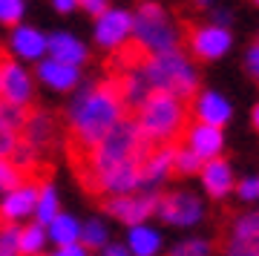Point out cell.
<instances>
[{"label":"cell","mask_w":259,"mask_h":256,"mask_svg":"<svg viewBox=\"0 0 259 256\" xmlns=\"http://www.w3.org/2000/svg\"><path fill=\"white\" fill-rule=\"evenodd\" d=\"M130 110L121 98L118 78L107 75L101 83L81 95L72 107V121L66 133V158H81L110 133L121 118H127Z\"/></svg>","instance_id":"obj_2"},{"label":"cell","mask_w":259,"mask_h":256,"mask_svg":"<svg viewBox=\"0 0 259 256\" xmlns=\"http://www.w3.org/2000/svg\"><path fill=\"white\" fill-rule=\"evenodd\" d=\"M12 49H15V55L26 58V61H37L49 49V37H44L32 26H18L12 32Z\"/></svg>","instance_id":"obj_19"},{"label":"cell","mask_w":259,"mask_h":256,"mask_svg":"<svg viewBox=\"0 0 259 256\" xmlns=\"http://www.w3.org/2000/svg\"><path fill=\"white\" fill-rule=\"evenodd\" d=\"M37 196H40V187L37 184H23L15 193L3 196V201H0V225H15L18 219L35 213Z\"/></svg>","instance_id":"obj_12"},{"label":"cell","mask_w":259,"mask_h":256,"mask_svg":"<svg viewBox=\"0 0 259 256\" xmlns=\"http://www.w3.org/2000/svg\"><path fill=\"white\" fill-rule=\"evenodd\" d=\"M26 184V176L12 158H0V196H9Z\"/></svg>","instance_id":"obj_24"},{"label":"cell","mask_w":259,"mask_h":256,"mask_svg":"<svg viewBox=\"0 0 259 256\" xmlns=\"http://www.w3.org/2000/svg\"><path fill=\"white\" fill-rule=\"evenodd\" d=\"M158 216L170 225H193L202 219V201L190 190H173L158 199Z\"/></svg>","instance_id":"obj_8"},{"label":"cell","mask_w":259,"mask_h":256,"mask_svg":"<svg viewBox=\"0 0 259 256\" xmlns=\"http://www.w3.org/2000/svg\"><path fill=\"white\" fill-rule=\"evenodd\" d=\"M37 75H40V81L49 83L52 90H72L75 83L81 81V72H78V66H66L61 64V61H40V66H37Z\"/></svg>","instance_id":"obj_18"},{"label":"cell","mask_w":259,"mask_h":256,"mask_svg":"<svg viewBox=\"0 0 259 256\" xmlns=\"http://www.w3.org/2000/svg\"><path fill=\"white\" fill-rule=\"evenodd\" d=\"M141 75L153 92H170L182 101L196 98V87H199L196 69L179 49L164 52V55H153V61L141 69Z\"/></svg>","instance_id":"obj_4"},{"label":"cell","mask_w":259,"mask_h":256,"mask_svg":"<svg viewBox=\"0 0 259 256\" xmlns=\"http://www.w3.org/2000/svg\"><path fill=\"white\" fill-rule=\"evenodd\" d=\"M158 193H130V196H112L101 201V210L115 216V219L127 222L133 228H139L141 222L158 210Z\"/></svg>","instance_id":"obj_6"},{"label":"cell","mask_w":259,"mask_h":256,"mask_svg":"<svg viewBox=\"0 0 259 256\" xmlns=\"http://www.w3.org/2000/svg\"><path fill=\"white\" fill-rule=\"evenodd\" d=\"M136 121L153 147H182L190 133V107L170 92H153L136 112Z\"/></svg>","instance_id":"obj_3"},{"label":"cell","mask_w":259,"mask_h":256,"mask_svg":"<svg viewBox=\"0 0 259 256\" xmlns=\"http://www.w3.org/2000/svg\"><path fill=\"white\" fill-rule=\"evenodd\" d=\"M52 141H55V118L44 110H32L29 121L20 130V147H26V150H32L44 158V153L52 147Z\"/></svg>","instance_id":"obj_9"},{"label":"cell","mask_w":259,"mask_h":256,"mask_svg":"<svg viewBox=\"0 0 259 256\" xmlns=\"http://www.w3.org/2000/svg\"><path fill=\"white\" fill-rule=\"evenodd\" d=\"M44 242H47V230L40 228L37 222L35 225H26L18 236V256H40Z\"/></svg>","instance_id":"obj_23"},{"label":"cell","mask_w":259,"mask_h":256,"mask_svg":"<svg viewBox=\"0 0 259 256\" xmlns=\"http://www.w3.org/2000/svg\"><path fill=\"white\" fill-rule=\"evenodd\" d=\"M190 112L196 115L199 124H207V127H219L222 130V124L231 118V104H228L222 95H216V92H202V95H196Z\"/></svg>","instance_id":"obj_15"},{"label":"cell","mask_w":259,"mask_h":256,"mask_svg":"<svg viewBox=\"0 0 259 256\" xmlns=\"http://www.w3.org/2000/svg\"><path fill=\"white\" fill-rule=\"evenodd\" d=\"M250 118H253V127L259 130V104H256V107H253V112H250Z\"/></svg>","instance_id":"obj_39"},{"label":"cell","mask_w":259,"mask_h":256,"mask_svg":"<svg viewBox=\"0 0 259 256\" xmlns=\"http://www.w3.org/2000/svg\"><path fill=\"white\" fill-rule=\"evenodd\" d=\"M35 213H37V225H40V228H44V225H52V219L61 213V210H58V196H55V190H52V184L40 187Z\"/></svg>","instance_id":"obj_25"},{"label":"cell","mask_w":259,"mask_h":256,"mask_svg":"<svg viewBox=\"0 0 259 256\" xmlns=\"http://www.w3.org/2000/svg\"><path fill=\"white\" fill-rule=\"evenodd\" d=\"M133 37V15L121 9H107L98 18L95 26V40L104 49H118L121 44H127Z\"/></svg>","instance_id":"obj_10"},{"label":"cell","mask_w":259,"mask_h":256,"mask_svg":"<svg viewBox=\"0 0 259 256\" xmlns=\"http://www.w3.org/2000/svg\"><path fill=\"white\" fill-rule=\"evenodd\" d=\"M18 144H20V133L9 130L3 121H0V158H15Z\"/></svg>","instance_id":"obj_29"},{"label":"cell","mask_w":259,"mask_h":256,"mask_svg":"<svg viewBox=\"0 0 259 256\" xmlns=\"http://www.w3.org/2000/svg\"><path fill=\"white\" fill-rule=\"evenodd\" d=\"M104 256H133V253H130V247H124V245H107L104 247Z\"/></svg>","instance_id":"obj_37"},{"label":"cell","mask_w":259,"mask_h":256,"mask_svg":"<svg viewBox=\"0 0 259 256\" xmlns=\"http://www.w3.org/2000/svg\"><path fill=\"white\" fill-rule=\"evenodd\" d=\"M202 184L213 199H222L228 190H233V170L225 158H213L202 167Z\"/></svg>","instance_id":"obj_17"},{"label":"cell","mask_w":259,"mask_h":256,"mask_svg":"<svg viewBox=\"0 0 259 256\" xmlns=\"http://www.w3.org/2000/svg\"><path fill=\"white\" fill-rule=\"evenodd\" d=\"M161 250V236L153 228H130V253L133 256H156Z\"/></svg>","instance_id":"obj_21"},{"label":"cell","mask_w":259,"mask_h":256,"mask_svg":"<svg viewBox=\"0 0 259 256\" xmlns=\"http://www.w3.org/2000/svg\"><path fill=\"white\" fill-rule=\"evenodd\" d=\"M81 236H83V247H104L107 245V228H104L98 219H90L87 225L81 228Z\"/></svg>","instance_id":"obj_28"},{"label":"cell","mask_w":259,"mask_h":256,"mask_svg":"<svg viewBox=\"0 0 259 256\" xmlns=\"http://www.w3.org/2000/svg\"><path fill=\"white\" fill-rule=\"evenodd\" d=\"M49 239H55L58 247H66V245H78V239H81V225L72 219V216H66V213H58L52 225H49Z\"/></svg>","instance_id":"obj_22"},{"label":"cell","mask_w":259,"mask_h":256,"mask_svg":"<svg viewBox=\"0 0 259 256\" xmlns=\"http://www.w3.org/2000/svg\"><path fill=\"white\" fill-rule=\"evenodd\" d=\"M256 44H259V40H256Z\"/></svg>","instance_id":"obj_43"},{"label":"cell","mask_w":259,"mask_h":256,"mask_svg":"<svg viewBox=\"0 0 259 256\" xmlns=\"http://www.w3.org/2000/svg\"><path fill=\"white\" fill-rule=\"evenodd\" d=\"M29 112H32V107H18V104H9V101L0 98V121L15 133L23 130V124L29 121Z\"/></svg>","instance_id":"obj_26"},{"label":"cell","mask_w":259,"mask_h":256,"mask_svg":"<svg viewBox=\"0 0 259 256\" xmlns=\"http://www.w3.org/2000/svg\"><path fill=\"white\" fill-rule=\"evenodd\" d=\"M185 37H187V46H190V55L196 61H213V58H222L231 49V32L225 26L185 23Z\"/></svg>","instance_id":"obj_7"},{"label":"cell","mask_w":259,"mask_h":256,"mask_svg":"<svg viewBox=\"0 0 259 256\" xmlns=\"http://www.w3.org/2000/svg\"><path fill=\"white\" fill-rule=\"evenodd\" d=\"M23 15V0H0V23L15 26Z\"/></svg>","instance_id":"obj_32"},{"label":"cell","mask_w":259,"mask_h":256,"mask_svg":"<svg viewBox=\"0 0 259 256\" xmlns=\"http://www.w3.org/2000/svg\"><path fill=\"white\" fill-rule=\"evenodd\" d=\"M52 256H90V250L83 245H66V247H58Z\"/></svg>","instance_id":"obj_35"},{"label":"cell","mask_w":259,"mask_h":256,"mask_svg":"<svg viewBox=\"0 0 259 256\" xmlns=\"http://www.w3.org/2000/svg\"><path fill=\"white\" fill-rule=\"evenodd\" d=\"M52 6H55L58 12H72L75 6H78V0H52Z\"/></svg>","instance_id":"obj_38"},{"label":"cell","mask_w":259,"mask_h":256,"mask_svg":"<svg viewBox=\"0 0 259 256\" xmlns=\"http://www.w3.org/2000/svg\"><path fill=\"white\" fill-rule=\"evenodd\" d=\"M253 3H256V6H259V0H253Z\"/></svg>","instance_id":"obj_42"},{"label":"cell","mask_w":259,"mask_h":256,"mask_svg":"<svg viewBox=\"0 0 259 256\" xmlns=\"http://www.w3.org/2000/svg\"><path fill=\"white\" fill-rule=\"evenodd\" d=\"M153 150H156V147L141 136L139 121L133 118V115H127V118H121L87 156L72 158L69 164H72V173H75V179H78V184H81L83 190L90 193V196H98L107 176H112L115 170H121V167L130 164V161H139V164L144 167V161L150 158Z\"/></svg>","instance_id":"obj_1"},{"label":"cell","mask_w":259,"mask_h":256,"mask_svg":"<svg viewBox=\"0 0 259 256\" xmlns=\"http://www.w3.org/2000/svg\"><path fill=\"white\" fill-rule=\"evenodd\" d=\"M133 37L141 46H147L153 55H164V52H176L179 49V32L173 29L170 18L158 3H141L139 12L133 15Z\"/></svg>","instance_id":"obj_5"},{"label":"cell","mask_w":259,"mask_h":256,"mask_svg":"<svg viewBox=\"0 0 259 256\" xmlns=\"http://www.w3.org/2000/svg\"><path fill=\"white\" fill-rule=\"evenodd\" d=\"M185 141H187V150H193L202 161L219 158V153H222V147H225L222 130L219 127H207V124H193Z\"/></svg>","instance_id":"obj_14"},{"label":"cell","mask_w":259,"mask_h":256,"mask_svg":"<svg viewBox=\"0 0 259 256\" xmlns=\"http://www.w3.org/2000/svg\"><path fill=\"white\" fill-rule=\"evenodd\" d=\"M47 52H52V61H61L66 66H78L87 58V46L81 40H75L72 35H66V32H58V35L49 37Z\"/></svg>","instance_id":"obj_20"},{"label":"cell","mask_w":259,"mask_h":256,"mask_svg":"<svg viewBox=\"0 0 259 256\" xmlns=\"http://www.w3.org/2000/svg\"><path fill=\"white\" fill-rule=\"evenodd\" d=\"M196 6H199V9H204V6H207V3H210V0H193Z\"/></svg>","instance_id":"obj_41"},{"label":"cell","mask_w":259,"mask_h":256,"mask_svg":"<svg viewBox=\"0 0 259 256\" xmlns=\"http://www.w3.org/2000/svg\"><path fill=\"white\" fill-rule=\"evenodd\" d=\"M225 256H259V213L242 216L236 222Z\"/></svg>","instance_id":"obj_13"},{"label":"cell","mask_w":259,"mask_h":256,"mask_svg":"<svg viewBox=\"0 0 259 256\" xmlns=\"http://www.w3.org/2000/svg\"><path fill=\"white\" fill-rule=\"evenodd\" d=\"M0 98L9 101V104H18V107H26L29 98H32V78L12 58L0 69Z\"/></svg>","instance_id":"obj_11"},{"label":"cell","mask_w":259,"mask_h":256,"mask_svg":"<svg viewBox=\"0 0 259 256\" xmlns=\"http://www.w3.org/2000/svg\"><path fill=\"white\" fill-rule=\"evenodd\" d=\"M248 69L259 78V44L250 46V52H248Z\"/></svg>","instance_id":"obj_36"},{"label":"cell","mask_w":259,"mask_h":256,"mask_svg":"<svg viewBox=\"0 0 259 256\" xmlns=\"http://www.w3.org/2000/svg\"><path fill=\"white\" fill-rule=\"evenodd\" d=\"M176 150L179 147H156V150L150 153V158L144 161V167H141V187L153 190L164 176L173 173V156H176Z\"/></svg>","instance_id":"obj_16"},{"label":"cell","mask_w":259,"mask_h":256,"mask_svg":"<svg viewBox=\"0 0 259 256\" xmlns=\"http://www.w3.org/2000/svg\"><path fill=\"white\" fill-rule=\"evenodd\" d=\"M239 196L242 199H259V179H245V182H239Z\"/></svg>","instance_id":"obj_33"},{"label":"cell","mask_w":259,"mask_h":256,"mask_svg":"<svg viewBox=\"0 0 259 256\" xmlns=\"http://www.w3.org/2000/svg\"><path fill=\"white\" fill-rule=\"evenodd\" d=\"M170 256H210V245L202 239H187L170 250Z\"/></svg>","instance_id":"obj_31"},{"label":"cell","mask_w":259,"mask_h":256,"mask_svg":"<svg viewBox=\"0 0 259 256\" xmlns=\"http://www.w3.org/2000/svg\"><path fill=\"white\" fill-rule=\"evenodd\" d=\"M202 167H204V161L196 156L193 150H187V147H179L176 150V156H173V173L176 176H193Z\"/></svg>","instance_id":"obj_27"},{"label":"cell","mask_w":259,"mask_h":256,"mask_svg":"<svg viewBox=\"0 0 259 256\" xmlns=\"http://www.w3.org/2000/svg\"><path fill=\"white\" fill-rule=\"evenodd\" d=\"M18 236L15 225H0V256H18Z\"/></svg>","instance_id":"obj_30"},{"label":"cell","mask_w":259,"mask_h":256,"mask_svg":"<svg viewBox=\"0 0 259 256\" xmlns=\"http://www.w3.org/2000/svg\"><path fill=\"white\" fill-rule=\"evenodd\" d=\"M6 61H9V52H6V49L0 46V69H3V64H6Z\"/></svg>","instance_id":"obj_40"},{"label":"cell","mask_w":259,"mask_h":256,"mask_svg":"<svg viewBox=\"0 0 259 256\" xmlns=\"http://www.w3.org/2000/svg\"><path fill=\"white\" fill-rule=\"evenodd\" d=\"M78 6H83L95 18H101L104 12H107V0H78Z\"/></svg>","instance_id":"obj_34"}]
</instances>
